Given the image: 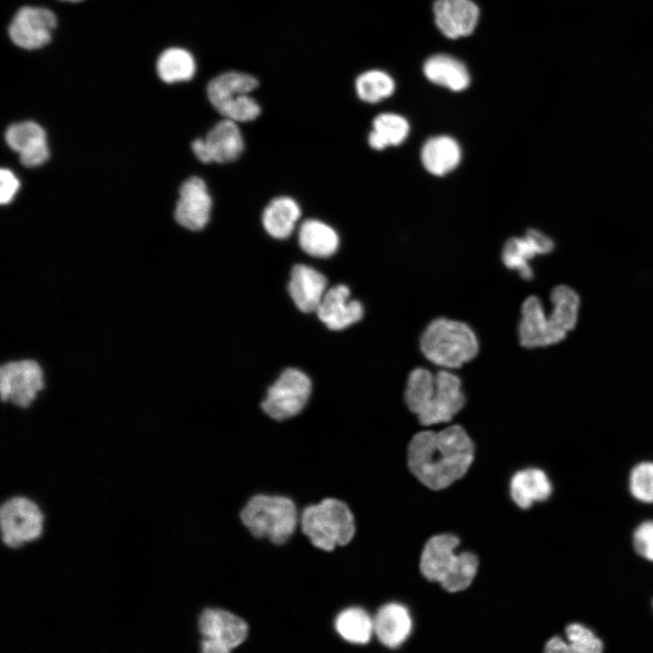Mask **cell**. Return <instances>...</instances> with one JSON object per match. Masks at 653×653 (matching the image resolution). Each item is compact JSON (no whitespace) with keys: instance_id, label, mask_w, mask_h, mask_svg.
Masks as SVG:
<instances>
[{"instance_id":"1","label":"cell","mask_w":653,"mask_h":653,"mask_svg":"<svg viewBox=\"0 0 653 653\" xmlns=\"http://www.w3.org/2000/svg\"><path fill=\"white\" fill-rule=\"evenodd\" d=\"M473 458V442L459 424L439 431H420L412 437L407 448L410 471L433 490L443 489L462 478Z\"/></svg>"},{"instance_id":"2","label":"cell","mask_w":653,"mask_h":653,"mask_svg":"<svg viewBox=\"0 0 653 653\" xmlns=\"http://www.w3.org/2000/svg\"><path fill=\"white\" fill-rule=\"evenodd\" d=\"M551 308L546 310L541 299L529 296L521 307L518 337L525 348H541L557 345L576 327L580 297L567 285L554 287L550 294Z\"/></svg>"},{"instance_id":"3","label":"cell","mask_w":653,"mask_h":653,"mask_svg":"<svg viewBox=\"0 0 653 653\" xmlns=\"http://www.w3.org/2000/svg\"><path fill=\"white\" fill-rule=\"evenodd\" d=\"M404 395L407 408L424 426L451 422L465 404L460 377L443 368L435 373L422 366L414 368Z\"/></svg>"},{"instance_id":"4","label":"cell","mask_w":653,"mask_h":653,"mask_svg":"<svg viewBox=\"0 0 653 653\" xmlns=\"http://www.w3.org/2000/svg\"><path fill=\"white\" fill-rule=\"evenodd\" d=\"M420 350L432 364L453 370L471 362L479 353V340L466 323L447 317L433 319L420 336Z\"/></svg>"},{"instance_id":"5","label":"cell","mask_w":653,"mask_h":653,"mask_svg":"<svg viewBox=\"0 0 653 653\" xmlns=\"http://www.w3.org/2000/svg\"><path fill=\"white\" fill-rule=\"evenodd\" d=\"M458 545L459 539L453 534L435 535L426 542L420 560L423 575L450 592L466 589L478 568V558L473 553H454Z\"/></svg>"},{"instance_id":"6","label":"cell","mask_w":653,"mask_h":653,"mask_svg":"<svg viewBox=\"0 0 653 653\" xmlns=\"http://www.w3.org/2000/svg\"><path fill=\"white\" fill-rule=\"evenodd\" d=\"M303 533L317 548L326 551L348 544L354 538V515L344 502L326 498L306 507L300 516Z\"/></svg>"},{"instance_id":"7","label":"cell","mask_w":653,"mask_h":653,"mask_svg":"<svg viewBox=\"0 0 653 653\" xmlns=\"http://www.w3.org/2000/svg\"><path fill=\"white\" fill-rule=\"evenodd\" d=\"M240 520L257 538H267L274 544H284L297 525L294 502L282 495L257 494L240 512Z\"/></svg>"},{"instance_id":"8","label":"cell","mask_w":653,"mask_h":653,"mask_svg":"<svg viewBox=\"0 0 653 653\" xmlns=\"http://www.w3.org/2000/svg\"><path fill=\"white\" fill-rule=\"evenodd\" d=\"M258 85V80L250 74L227 72L209 83L207 94L213 107L225 118L236 122H251L260 113L259 105L249 95Z\"/></svg>"},{"instance_id":"9","label":"cell","mask_w":653,"mask_h":653,"mask_svg":"<svg viewBox=\"0 0 653 653\" xmlns=\"http://www.w3.org/2000/svg\"><path fill=\"white\" fill-rule=\"evenodd\" d=\"M46 387L45 371L34 357L5 361L0 366V400L18 408H29Z\"/></svg>"},{"instance_id":"10","label":"cell","mask_w":653,"mask_h":653,"mask_svg":"<svg viewBox=\"0 0 653 653\" xmlns=\"http://www.w3.org/2000/svg\"><path fill=\"white\" fill-rule=\"evenodd\" d=\"M204 653H229L247 638L249 627L240 617L222 609H207L199 618Z\"/></svg>"},{"instance_id":"11","label":"cell","mask_w":653,"mask_h":653,"mask_svg":"<svg viewBox=\"0 0 653 653\" xmlns=\"http://www.w3.org/2000/svg\"><path fill=\"white\" fill-rule=\"evenodd\" d=\"M310 393L311 382L307 375L298 369L288 368L268 388L261 406L271 418L284 420L304 408Z\"/></svg>"},{"instance_id":"12","label":"cell","mask_w":653,"mask_h":653,"mask_svg":"<svg viewBox=\"0 0 653 653\" xmlns=\"http://www.w3.org/2000/svg\"><path fill=\"white\" fill-rule=\"evenodd\" d=\"M2 540L16 548L36 539L43 530V515L38 506L24 497H13L0 508Z\"/></svg>"},{"instance_id":"13","label":"cell","mask_w":653,"mask_h":653,"mask_svg":"<svg viewBox=\"0 0 653 653\" xmlns=\"http://www.w3.org/2000/svg\"><path fill=\"white\" fill-rule=\"evenodd\" d=\"M56 25V15L50 9L23 6L14 15L8 26V35L20 48L39 49L51 41Z\"/></svg>"},{"instance_id":"14","label":"cell","mask_w":653,"mask_h":653,"mask_svg":"<svg viewBox=\"0 0 653 653\" xmlns=\"http://www.w3.org/2000/svg\"><path fill=\"white\" fill-rule=\"evenodd\" d=\"M238 122L225 118L219 122L203 139H196L191 149L204 163H227L237 160L244 149L243 137Z\"/></svg>"},{"instance_id":"15","label":"cell","mask_w":653,"mask_h":653,"mask_svg":"<svg viewBox=\"0 0 653 653\" xmlns=\"http://www.w3.org/2000/svg\"><path fill=\"white\" fill-rule=\"evenodd\" d=\"M211 205V198L204 180L199 177H190L180 189L175 219L188 229L200 230L209 222Z\"/></svg>"},{"instance_id":"16","label":"cell","mask_w":653,"mask_h":653,"mask_svg":"<svg viewBox=\"0 0 653 653\" xmlns=\"http://www.w3.org/2000/svg\"><path fill=\"white\" fill-rule=\"evenodd\" d=\"M318 318L331 330H342L360 321L363 305L350 299V290L345 285L327 289L317 309Z\"/></svg>"},{"instance_id":"17","label":"cell","mask_w":653,"mask_h":653,"mask_svg":"<svg viewBox=\"0 0 653 653\" xmlns=\"http://www.w3.org/2000/svg\"><path fill=\"white\" fill-rule=\"evenodd\" d=\"M463 151L459 141L448 134H436L427 138L420 150V161L427 173L444 177L461 164Z\"/></svg>"},{"instance_id":"18","label":"cell","mask_w":653,"mask_h":653,"mask_svg":"<svg viewBox=\"0 0 653 653\" xmlns=\"http://www.w3.org/2000/svg\"><path fill=\"white\" fill-rule=\"evenodd\" d=\"M435 24L448 38L467 36L474 30L479 9L472 0H435Z\"/></svg>"},{"instance_id":"19","label":"cell","mask_w":653,"mask_h":653,"mask_svg":"<svg viewBox=\"0 0 653 653\" xmlns=\"http://www.w3.org/2000/svg\"><path fill=\"white\" fill-rule=\"evenodd\" d=\"M5 141L19 153L22 164L26 167L39 166L49 157L45 132L36 122L28 121L10 125L5 132Z\"/></svg>"},{"instance_id":"20","label":"cell","mask_w":653,"mask_h":653,"mask_svg":"<svg viewBox=\"0 0 653 653\" xmlns=\"http://www.w3.org/2000/svg\"><path fill=\"white\" fill-rule=\"evenodd\" d=\"M326 277L312 267L297 264L290 273L288 290L297 307L305 313L316 312L326 289Z\"/></svg>"},{"instance_id":"21","label":"cell","mask_w":653,"mask_h":653,"mask_svg":"<svg viewBox=\"0 0 653 653\" xmlns=\"http://www.w3.org/2000/svg\"><path fill=\"white\" fill-rule=\"evenodd\" d=\"M412 630V619L405 607L388 603L381 607L374 619V631L380 642L388 648L403 644Z\"/></svg>"},{"instance_id":"22","label":"cell","mask_w":653,"mask_h":653,"mask_svg":"<svg viewBox=\"0 0 653 653\" xmlns=\"http://www.w3.org/2000/svg\"><path fill=\"white\" fill-rule=\"evenodd\" d=\"M552 487L549 477L541 469L526 468L517 472L511 480V495L514 502L527 509L534 502L547 500Z\"/></svg>"},{"instance_id":"23","label":"cell","mask_w":653,"mask_h":653,"mask_svg":"<svg viewBox=\"0 0 653 653\" xmlns=\"http://www.w3.org/2000/svg\"><path fill=\"white\" fill-rule=\"evenodd\" d=\"M424 73L434 84L461 92L470 84V75L465 65L447 54H434L424 64Z\"/></svg>"},{"instance_id":"24","label":"cell","mask_w":653,"mask_h":653,"mask_svg":"<svg viewBox=\"0 0 653 653\" xmlns=\"http://www.w3.org/2000/svg\"><path fill=\"white\" fill-rule=\"evenodd\" d=\"M300 215L301 210L296 200L287 196H279L265 208L262 224L271 237L284 239L293 232Z\"/></svg>"},{"instance_id":"25","label":"cell","mask_w":653,"mask_h":653,"mask_svg":"<svg viewBox=\"0 0 653 653\" xmlns=\"http://www.w3.org/2000/svg\"><path fill=\"white\" fill-rule=\"evenodd\" d=\"M367 137L368 145L375 151L404 144L411 132L405 117L395 112H383L375 116Z\"/></svg>"},{"instance_id":"26","label":"cell","mask_w":653,"mask_h":653,"mask_svg":"<svg viewBox=\"0 0 653 653\" xmlns=\"http://www.w3.org/2000/svg\"><path fill=\"white\" fill-rule=\"evenodd\" d=\"M298 243L309 256L328 258L339 246V237L329 225L318 219H307L299 227Z\"/></svg>"},{"instance_id":"27","label":"cell","mask_w":653,"mask_h":653,"mask_svg":"<svg viewBox=\"0 0 653 653\" xmlns=\"http://www.w3.org/2000/svg\"><path fill=\"white\" fill-rule=\"evenodd\" d=\"M156 71L161 81L176 83L190 80L196 72L193 55L180 47L164 50L156 63Z\"/></svg>"},{"instance_id":"28","label":"cell","mask_w":653,"mask_h":653,"mask_svg":"<svg viewBox=\"0 0 653 653\" xmlns=\"http://www.w3.org/2000/svg\"><path fill=\"white\" fill-rule=\"evenodd\" d=\"M335 628L345 640L354 644H366L374 631V620L365 609L352 607L336 616Z\"/></svg>"},{"instance_id":"29","label":"cell","mask_w":653,"mask_h":653,"mask_svg":"<svg viewBox=\"0 0 653 653\" xmlns=\"http://www.w3.org/2000/svg\"><path fill=\"white\" fill-rule=\"evenodd\" d=\"M536 256L524 236L507 239L501 251L502 264L508 269L516 271L524 280H531L534 277L530 262Z\"/></svg>"},{"instance_id":"30","label":"cell","mask_w":653,"mask_h":653,"mask_svg":"<svg viewBox=\"0 0 653 653\" xmlns=\"http://www.w3.org/2000/svg\"><path fill=\"white\" fill-rule=\"evenodd\" d=\"M395 85L393 78L385 72L371 70L360 74L356 81L358 97L369 103H375L390 97Z\"/></svg>"},{"instance_id":"31","label":"cell","mask_w":653,"mask_h":653,"mask_svg":"<svg viewBox=\"0 0 653 653\" xmlns=\"http://www.w3.org/2000/svg\"><path fill=\"white\" fill-rule=\"evenodd\" d=\"M629 490L632 496L642 502H653V462L636 464L629 474Z\"/></svg>"},{"instance_id":"32","label":"cell","mask_w":653,"mask_h":653,"mask_svg":"<svg viewBox=\"0 0 653 653\" xmlns=\"http://www.w3.org/2000/svg\"><path fill=\"white\" fill-rule=\"evenodd\" d=\"M565 634L570 652L599 653L603 643L592 630L580 623H571L566 627Z\"/></svg>"},{"instance_id":"33","label":"cell","mask_w":653,"mask_h":653,"mask_svg":"<svg viewBox=\"0 0 653 653\" xmlns=\"http://www.w3.org/2000/svg\"><path fill=\"white\" fill-rule=\"evenodd\" d=\"M633 545L641 557L653 561V521L638 525L633 534Z\"/></svg>"},{"instance_id":"34","label":"cell","mask_w":653,"mask_h":653,"mask_svg":"<svg viewBox=\"0 0 653 653\" xmlns=\"http://www.w3.org/2000/svg\"><path fill=\"white\" fill-rule=\"evenodd\" d=\"M536 255L550 254L554 249L553 240L544 232L537 229H529L523 235Z\"/></svg>"},{"instance_id":"35","label":"cell","mask_w":653,"mask_h":653,"mask_svg":"<svg viewBox=\"0 0 653 653\" xmlns=\"http://www.w3.org/2000/svg\"><path fill=\"white\" fill-rule=\"evenodd\" d=\"M0 201L6 204L11 201L16 190L19 188V181L14 173L7 170L2 169L0 172Z\"/></svg>"},{"instance_id":"36","label":"cell","mask_w":653,"mask_h":653,"mask_svg":"<svg viewBox=\"0 0 653 653\" xmlns=\"http://www.w3.org/2000/svg\"><path fill=\"white\" fill-rule=\"evenodd\" d=\"M545 652L549 653H555V652H562V653H568L570 652V648L569 646V643L567 640H564L560 637H553L551 638L545 645Z\"/></svg>"},{"instance_id":"37","label":"cell","mask_w":653,"mask_h":653,"mask_svg":"<svg viewBox=\"0 0 653 653\" xmlns=\"http://www.w3.org/2000/svg\"><path fill=\"white\" fill-rule=\"evenodd\" d=\"M60 1H63V2H70V3H79V2L83 1V0H60Z\"/></svg>"},{"instance_id":"38","label":"cell","mask_w":653,"mask_h":653,"mask_svg":"<svg viewBox=\"0 0 653 653\" xmlns=\"http://www.w3.org/2000/svg\"><path fill=\"white\" fill-rule=\"evenodd\" d=\"M652 605H653V602H652Z\"/></svg>"}]
</instances>
